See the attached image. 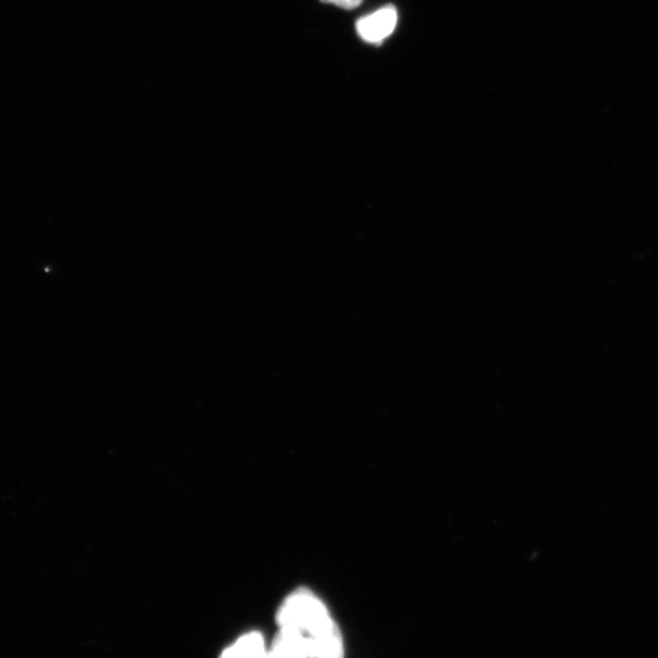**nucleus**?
Segmentation results:
<instances>
[{
    "mask_svg": "<svg viewBox=\"0 0 658 658\" xmlns=\"http://www.w3.org/2000/svg\"><path fill=\"white\" fill-rule=\"evenodd\" d=\"M278 628L300 634L307 641L311 658H344L346 646L339 625L328 607L308 589L286 597L276 614Z\"/></svg>",
    "mask_w": 658,
    "mask_h": 658,
    "instance_id": "1",
    "label": "nucleus"
},
{
    "mask_svg": "<svg viewBox=\"0 0 658 658\" xmlns=\"http://www.w3.org/2000/svg\"><path fill=\"white\" fill-rule=\"evenodd\" d=\"M269 644L260 632L238 637L221 653L220 658H268Z\"/></svg>",
    "mask_w": 658,
    "mask_h": 658,
    "instance_id": "4",
    "label": "nucleus"
},
{
    "mask_svg": "<svg viewBox=\"0 0 658 658\" xmlns=\"http://www.w3.org/2000/svg\"><path fill=\"white\" fill-rule=\"evenodd\" d=\"M321 2L351 10L358 8L362 3V0H321Z\"/></svg>",
    "mask_w": 658,
    "mask_h": 658,
    "instance_id": "5",
    "label": "nucleus"
},
{
    "mask_svg": "<svg viewBox=\"0 0 658 658\" xmlns=\"http://www.w3.org/2000/svg\"><path fill=\"white\" fill-rule=\"evenodd\" d=\"M268 658H311L309 646L303 637L293 631L282 630L269 644Z\"/></svg>",
    "mask_w": 658,
    "mask_h": 658,
    "instance_id": "3",
    "label": "nucleus"
},
{
    "mask_svg": "<svg viewBox=\"0 0 658 658\" xmlns=\"http://www.w3.org/2000/svg\"><path fill=\"white\" fill-rule=\"evenodd\" d=\"M398 24V12L394 7H384L376 13L361 17L357 23L359 36L364 42L381 45L387 39Z\"/></svg>",
    "mask_w": 658,
    "mask_h": 658,
    "instance_id": "2",
    "label": "nucleus"
}]
</instances>
